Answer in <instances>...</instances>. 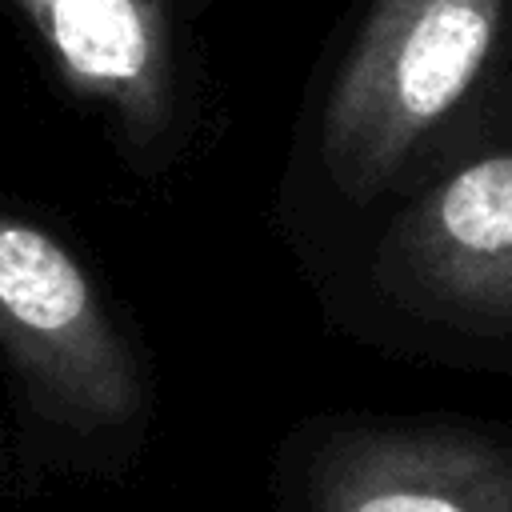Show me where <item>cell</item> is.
<instances>
[{
	"label": "cell",
	"instance_id": "cell-1",
	"mask_svg": "<svg viewBox=\"0 0 512 512\" xmlns=\"http://www.w3.org/2000/svg\"><path fill=\"white\" fill-rule=\"evenodd\" d=\"M508 0H376L324 108V160L376 192L484 68Z\"/></svg>",
	"mask_w": 512,
	"mask_h": 512
},
{
	"label": "cell",
	"instance_id": "cell-2",
	"mask_svg": "<svg viewBox=\"0 0 512 512\" xmlns=\"http://www.w3.org/2000/svg\"><path fill=\"white\" fill-rule=\"evenodd\" d=\"M0 356L56 424L112 432L144 408L132 348L88 272L56 236L8 212H0Z\"/></svg>",
	"mask_w": 512,
	"mask_h": 512
},
{
	"label": "cell",
	"instance_id": "cell-3",
	"mask_svg": "<svg viewBox=\"0 0 512 512\" xmlns=\"http://www.w3.org/2000/svg\"><path fill=\"white\" fill-rule=\"evenodd\" d=\"M308 512H512V444L460 424H368L328 440Z\"/></svg>",
	"mask_w": 512,
	"mask_h": 512
},
{
	"label": "cell",
	"instance_id": "cell-4",
	"mask_svg": "<svg viewBox=\"0 0 512 512\" xmlns=\"http://www.w3.org/2000/svg\"><path fill=\"white\" fill-rule=\"evenodd\" d=\"M408 276L440 304L512 320V152L452 172L400 224Z\"/></svg>",
	"mask_w": 512,
	"mask_h": 512
},
{
	"label": "cell",
	"instance_id": "cell-5",
	"mask_svg": "<svg viewBox=\"0 0 512 512\" xmlns=\"http://www.w3.org/2000/svg\"><path fill=\"white\" fill-rule=\"evenodd\" d=\"M72 92L108 104L136 136L160 128L172 48L160 0H16Z\"/></svg>",
	"mask_w": 512,
	"mask_h": 512
}]
</instances>
